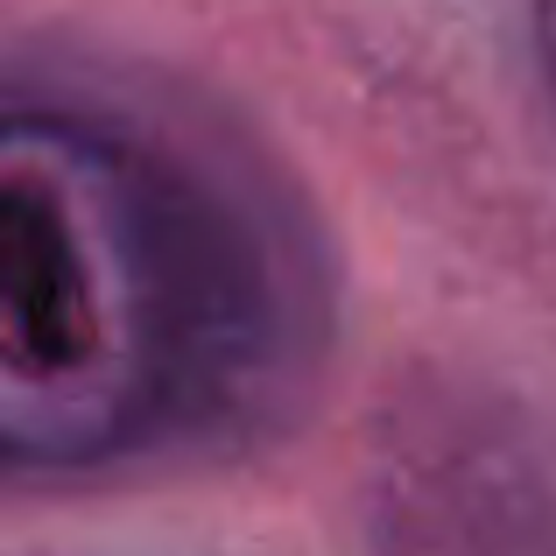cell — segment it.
<instances>
[{"label": "cell", "mask_w": 556, "mask_h": 556, "mask_svg": "<svg viewBox=\"0 0 556 556\" xmlns=\"http://www.w3.org/2000/svg\"><path fill=\"white\" fill-rule=\"evenodd\" d=\"M317 275L247 169L149 106L14 92L0 135V444L78 479L240 430L303 374Z\"/></svg>", "instance_id": "1"}, {"label": "cell", "mask_w": 556, "mask_h": 556, "mask_svg": "<svg viewBox=\"0 0 556 556\" xmlns=\"http://www.w3.org/2000/svg\"><path fill=\"white\" fill-rule=\"evenodd\" d=\"M535 36H543V64H549V85H556V0H535Z\"/></svg>", "instance_id": "2"}]
</instances>
